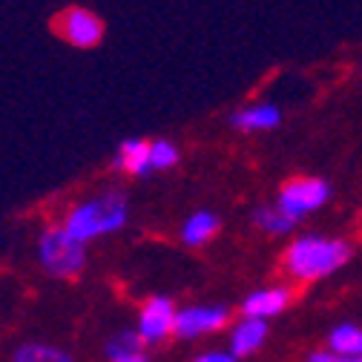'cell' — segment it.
Wrapping results in <instances>:
<instances>
[{
    "label": "cell",
    "mask_w": 362,
    "mask_h": 362,
    "mask_svg": "<svg viewBox=\"0 0 362 362\" xmlns=\"http://www.w3.org/2000/svg\"><path fill=\"white\" fill-rule=\"evenodd\" d=\"M228 124L239 132H264L282 124V110L276 104H245L230 112Z\"/></svg>",
    "instance_id": "9"
},
{
    "label": "cell",
    "mask_w": 362,
    "mask_h": 362,
    "mask_svg": "<svg viewBox=\"0 0 362 362\" xmlns=\"http://www.w3.org/2000/svg\"><path fill=\"white\" fill-rule=\"evenodd\" d=\"M230 320V310L221 305H190V308H178L175 310V322L173 334L178 339H202L216 331H221Z\"/></svg>",
    "instance_id": "6"
},
{
    "label": "cell",
    "mask_w": 362,
    "mask_h": 362,
    "mask_svg": "<svg viewBox=\"0 0 362 362\" xmlns=\"http://www.w3.org/2000/svg\"><path fill=\"white\" fill-rule=\"evenodd\" d=\"M135 351H144V345H141V339H139V334H135V331H118L107 342V348H104L110 362H115V359H121L127 354H135Z\"/></svg>",
    "instance_id": "17"
},
{
    "label": "cell",
    "mask_w": 362,
    "mask_h": 362,
    "mask_svg": "<svg viewBox=\"0 0 362 362\" xmlns=\"http://www.w3.org/2000/svg\"><path fill=\"white\" fill-rule=\"evenodd\" d=\"M178 158H181V153H178V147H175L173 141H167V139L150 141V173H153V170H156V173L173 170V167L178 164Z\"/></svg>",
    "instance_id": "16"
},
{
    "label": "cell",
    "mask_w": 362,
    "mask_h": 362,
    "mask_svg": "<svg viewBox=\"0 0 362 362\" xmlns=\"http://www.w3.org/2000/svg\"><path fill=\"white\" fill-rule=\"evenodd\" d=\"M253 221L259 224V228L264 230V233H274V236H285V233H291L293 228H296V221H291L276 204H270V207H259L256 213H253Z\"/></svg>",
    "instance_id": "15"
},
{
    "label": "cell",
    "mask_w": 362,
    "mask_h": 362,
    "mask_svg": "<svg viewBox=\"0 0 362 362\" xmlns=\"http://www.w3.org/2000/svg\"><path fill=\"white\" fill-rule=\"evenodd\" d=\"M112 167L132 175V178H141L150 173V141L144 139H127L118 144L115 156H112Z\"/></svg>",
    "instance_id": "10"
},
{
    "label": "cell",
    "mask_w": 362,
    "mask_h": 362,
    "mask_svg": "<svg viewBox=\"0 0 362 362\" xmlns=\"http://www.w3.org/2000/svg\"><path fill=\"white\" fill-rule=\"evenodd\" d=\"M351 259V245L328 236H299L285 253V270L296 282L325 279Z\"/></svg>",
    "instance_id": "2"
},
{
    "label": "cell",
    "mask_w": 362,
    "mask_h": 362,
    "mask_svg": "<svg viewBox=\"0 0 362 362\" xmlns=\"http://www.w3.org/2000/svg\"><path fill=\"white\" fill-rule=\"evenodd\" d=\"M221 228V218L210 210H196L193 216H187V221L181 224V242L187 247H204Z\"/></svg>",
    "instance_id": "12"
},
{
    "label": "cell",
    "mask_w": 362,
    "mask_h": 362,
    "mask_svg": "<svg viewBox=\"0 0 362 362\" xmlns=\"http://www.w3.org/2000/svg\"><path fill=\"white\" fill-rule=\"evenodd\" d=\"M331 199V185L325 178H313V175H305V178H293L279 190V199H276V207L291 218V221H302L305 216L316 213L320 207H325Z\"/></svg>",
    "instance_id": "5"
},
{
    "label": "cell",
    "mask_w": 362,
    "mask_h": 362,
    "mask_svg": "<svg viewBox=\"0 0 362 362\" xmlns=\"http://www.w3.org/2000/svg\"><path fill=\"white\" fill-rule=\"evenodd\" d=\"M193 362H239L230 351H204V354H199Z\"/></svg>",
    "instance_id": "19"
},
{
    "label": "cell",
    "mask_w": 362,
    "mask_h": 362,
    "mask_svg": "<svg viewBox=\"0 0 362 362\" xmlns=\"http://www.w3.org/2000/svg\"><path fill=\"white\" fill-rule=\"evenodd\" d=\"M328 351L339 356H362V328L354 322H342L328 337Z\"/></svg>",
    "instance_id": "13"
},
{
    "label": "cell",
    "mask_w": 362,
    "mask_h": 362,
    "mask_svg": "<svg viewBox=\"0 0 362 362\" xmlns=\"http://www.w3.org/2000/svg\"><path fill=\"white\" fill-rule=\"evenodd\" d=\"M37 259L49 276L72 279L78 276L86 264V245L75 242L61 224L47 228L37 239Z\"/></svg>",
    "instance_id": "4"
},
{
    "label": "cell",
    "mask_w": 362,
    "mask_h": 362,
    "mask_svg": "<svg viewBox=\"0 0 362 362\" xmlns=\"http://www.w3.org/2000/svg\"><path fill=\"white\" fill-rule=\"evenodd\" d=\"M47 29L72 49H95L107 37L104 18L81 4H66V6L55 9L47 21Z\"/></svg>",
    "instance_id": "3"
},
{
    "label": "cell",
    "mask_w": 362,
    "mask_h": 362,
    "mask_svg": "<svg viewBox=\"0 0 362 362\" xmlns=\"http://www.w3.org/2000/svg\"><path fill=\"white\" fill-rule=\"evenodd\" d=\"M264 339H267V322L242 316V320L233 325V331H230V354L236 359L250 356L264 345Z\"/></svg>",
    "instance_id": "11"
},
{
    "label": "cell",
    "mask_w": 362,
    "mask_h": 362,
    "mask_svg": "<svg viewBox=\"0 0 362 362\" xmlns=\"http://www.w3.org/2000/svg\"><path fill=\"white\" fill-rule=\"evenodd\" d=\"M129 218V204L127 196L121 190H107L95 199H86L81 204H75L61 228L81 245H89L101 236H110L115 230H121Z\"/></svg>",
    "instance_id": "1"
},
{
    "label": "cell",
    "mask_w": 362,
    "mask_h": 362,
    "mask_svg": "<svg viewBox=\"0 0 362 362\" xmlns=\"http://www.w3.org/2000/svg\"><path fill=\"white\" fill-rule=\"evenodd\" d=\"M15 362H72V356L64 348H55V345L26 342L15 351Z\"/></svg>",
    "instance_id": "14"
},
{
    "label": "cell",
    "mask_w": 362,
    "mask_h": 362,
    "mask_svg": "<svg viewBox=\"0 0 362 362\" xmlns=\"http://www.w3.org/2000/svg\"><path fill=\"white\" fill-rule=\"evenodd\" d=\"M291 305V291L282 285L274 288H259L253 293H247L242 299V316H250V320H274L285 308Z\"/></svg>",
    "instance_id": "8"
},
{
    "label": "cell",
    "mask_w": 362,
    "mask_h": 362,
    "mask_svg": "<svg viewBox=\"0 0 362 362\" xmlns=\"http://www.w3.org/2000/svg\"><path fill=\"white\" fill-rule=\"evenodd\" d=\"M175 302L167 296H150L141 310H139V334L141 345H158L167 337H173V322H175Z\"/></svg>",
    "instance_id": "7"
},
{
    "label": "cell",
    "mask_w": 362,
    "mask_h": 362,
    "mask_svg": "<svg viewBox=\"0 0 362 362\" xmlns=\"http://www.w3.org/2000/svg\"><path fill=\"white\" fill-rule=\"evenodd\" d=\"M115 362H150V356H147L144 351H135V354H127V356H121V359H115Z\"/></svg>",
    "instance_id": "20"
},
{
    "label": "cell",
    "mask_w": 362,
    "mask_h": 362,
    "mask_svg": "<svg viewBox=\"0 0 362 362\" xmlns=\"http://www.w3.org/2000/svg\"><path fill=\"white\" fill-rule=\"evenodd\" d=\"M308 362H362V356H339L331 351H316L308 356Z\"/></svg>",
    "instance_id": "18"
}]
</instances>
